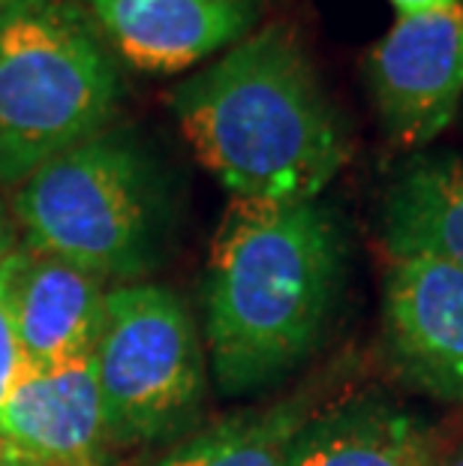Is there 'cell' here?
<instances>
[{"label": "cell", "instance_id": "1", "mask_svg": "<svg viewBox=\"0 0 463 466\" xmlns=\"http://www.w3.org/2000/svg\"><path fill=\"white\" fill-rule=\"evenodd\" d=\"M196 160L232 199H319L349 160V130L292 25H265L169 96Z\"/></svg>", "mask_w": 463, "mask_h": 466}, {"label": "cell", "instance_id": "2", "mask_svg": "<svg viewBox=\"0 0 463 466\" xmlns=\"http://www.w3.org/2000/svg\"><path fill=\"white\" fill-rule=\"evenodd\" d=\"M340 277V226L319 199L226 205L205 271V337L220 391H256L307 359Z\"/></svg>", "mask_w": 463, "mask_h": 466}, {"label": "cell", "instance_id": "3", "mask_svg": "<svg viewBox=\"0 0 463 466\" xmlns=\"http://www.w3.org/2000/svg\"><path fill=\"white\" fill-rule=\"evenodd\" d=\"M121 82L103 36L70 0H18L0 9V181L112 121Z\"/></svg>", "mask_w": 463, "mask_h": 466}, {"label": "cell", "instance_id": "4", "mask_svg": "<svg viewBox=\"0 0 463 466\" xmlns=\"http://www.w3.org/2000/svg\"><path fill=\"white\" fill-rule=\"evenodd\" d=\"M34 253L100 280H133L151 265L156 175L126 136L96 133L36 166L15 196Z\"/></svg>", "mask_w": 463, "mask_h": 466}, {"label": "cell", "instance_id": "5", "mask_svg": "<svg viewBox=\"0 0 463 466\" xmlns=\"http://www.w3.org/2000/svg\"><path fill=\"white\" fill-rule=\"evenodd\" d=\"M91 364L108 442H154L181 433L205 400V352L181 299L154 283L106 292Z\"/></svg>", "mask_w": 463, "mask_h": 466}, {"label": "cell", "instance_id": "6", "mask_svg": "<svg viewBox=\"0 0 463 466\" xmlns=\"http://www.w3.org/2000/svg\"><path fill=\"white\" fill-rule=\"evenodd\" d=\"M364 82L394 145H430L463 96V4L398 15L364 55Z\"/></svg>", "mask_w": 463, "mask_h": 466}, {"label": "cell", "instance_id": "7", "mask_svg": "<svg viewBox=\"0 0 463 466\" xmlns=\"http://www.w3.org/2000/svg\"><path fill=\"white\" fill-rule=\"evenodd\" d=\"M382 331L403 382L463 403V268L425 253L391 256Z\"/></svg>", "mask_w": 463, "mask_h": 466}, {"label": "cell", "instance_id": "8", "mask_svg": "<svg viewBox=\"0 0 463 466\" xmlns=\"http://www.w3.org/2000/svg\"><path fill=\"white\" fill-rule=\"evenodd\" d=\"M106 442L91 355L22 361L0 406V466H100Z\"/></svg>", "mask_w": 463, "mask_h": 466}, {"label": "cell", "instance_id": "9", "mask_svg": "<svg viewBox=\"0 0 463 466\" xmlns=\"http://www.w3.org/2000/svg\"><path fill=\"white\" fill-rule=\"evenodd\" d=\"M108 46L145 73H184L259 22L262 0H85Z\"/></svg>", "mask_w": 463, "mask_h": 466}, {"label": "cell", "instance_id": "10", "mask_svg": "<svg viewBox=\"0 0 463 466\" xmlns=\"http://www.w3.org/2000/svg\"><path fill=\"white\" fill-rule=\"evenodd\" d=\"M106 283L57 256L25 250L9 307L25 361H66L91 355L100 331Z\"/></svg>", "mask_w": 463, "mask_h": 466}, {"label": "cell", "instance_id": "11", "mask_svg": "<svg viewBox=\"0 0 463 466\" xmlns=\"http://www.w3.org/2000/svg\"><path fill=\"white\" fill-rule=\"evenodd\" d=\"M286 466H437V449L418 415L386 400H356L304 421Z\"/></svg>", "mask_w": 463, "mask_h": 466}, {"label": "cell", "instance_id": "12", "mask_svg": "<svg viewBox=\"0 0 463 466\" xmlns=\"http://www.w3.org/2000/svg\"><path fill=\"white\" fill-rule=\"evenodd\" d=\"M379 235L388 256L425 253L463 268V160L403 163L382 196Z\"/></svg>", "mask_w": 463, "mask_h": 466}, {"label": "cell", "instance_id": "13", "mask_svg": "<svg viewBox=\"0 0 463 466\" xmlns=\"http://www.w3.org/2000/svg\"><path fill=\"white\" fill-rule=\"evenodd\" d=\"M307 419V400H283L216 424L156 466H286V449Z\"/></svg>", "mask_w": 463, "mask_h": 466}, {"label": "cell", "instance_id": "14", "mask_svg": "<svg viewBox=\"0 0 463 466\" xmlns=\"http://www.w3.org/2000/svg\"><path fill=\"white\" fill-rule=\"evenodd\" d=\"M22 247L15 253L6 256V262L0 265V406H4L9 389H13L15 373L22 370V346L13 329V307H9V292H13V277L15 268L22 262Z\"/></svg>", "mask_w": 463, "mask_h": 466}, {"label": "cell", "instance_id": "15", "mask_svg": "<svg viewBox=\"0 0 463 466\" xmlns=\"http://www.w3.org/2000/svg\"><path fill=\"white\" fill-rule=\"evenodd\" d=\"M398 9V15H418V13H437V9L458 6L463 0H388Z\"/></svg>", "mask_w": 463, "mask_h": 466}, {"label": "cell", "instance_id": "16", "mask_svg": "<svg viewBox=\"0 0 463 466\" xmlns=\"http://www.w3.org/2000/svg\"><path fill=\"white\" fill-rule=\"evenodd\" d=\"M18 250V244H15V232H13V226H9L4 220V214H0V265L6 262V256L9 253H15Z\"/></svg>", "mask_w": 463, "mask_h": 466}, {"label": "cell", "instance_id": "17", "mask_svg": "<svg viewBox=\"0 0 463 466\" xmlns=\"http://www.w3.org/2000/svg\"><path fill=\"white\" fill-rule=\"evenodd\" d=\"M448 466H463V451L460 454H455V458H451V463Z\"/></svg>", "mask_w": 463, "mask_h": 466}, {"label": "cell", "instance_id": "18", "mask_svg": "<svg viewBox=\"0 0 463 466\" xmlns=\"http://www.w3.org/2000/svg\"><path fill=\"white\" fill-rule=\"evenodd\" d=\"M13 4H18V0H0V9H6V6H13Z\"/></svg>", "mask_w": 463, "mask_h": 466}]
</instances>
